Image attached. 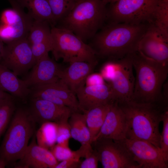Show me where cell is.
Listing matches in <instances>:
<instances>
[{"label":"cell","mask_w":168,"mask_h":168,"mask_svg":"<svg viewBox=\"0 0 168 168\" xmlns=\"http://www.w3.org/2000/svg\"><path fill=\"white\" fill-rule=\"evenodd\" d=\"M149 25L108 22L91 39V47L97 56L112 59L122 58L138 50Z\"/></svg>","instance_id":"cell-1"},{"label":"cell","mask_w":168,"mask_h":168,"mask_svg":"<svg viewBox=\"0 0 168 168\" xmlns=\"http://www.w3.org/2000/svg\"><path fill=\"white\" fill-rule=\"evenodd\" d=\"M36 122L28 109L15 110L0 146V158L13 166L22 157L35 133Z\"/></svg>","instance_id":"cell-5"},{"label":"cell","mask_w":168,"mask_h":168,"mask_svg":"<svg viewBox=\"0 0 168 168\" xmlns=\"http://www.w3.org/2000/svg\"><path fill=\"white\" fill-rule=\"evenodd\" d=\"M75 94L80 112L86 113L96 106L116 101L109 84L105 83L84 85L78 88Z\"/></svg>","instance_id":"cell-14"},{"label":"cell","mask_w":168,"mask_h":168,"mask_svg":"<svg viewBox=\"0 0 168 168\" xmlns=\"http://www.w3.org/2000/svg\"><path fill=\"white\" fill-rule=\"evenodd\" d=\"M138 50L148 58L168 64V39L152 24L141 39Z\"/></svg>","instance_id":"cell-13"},{"label":"cell","mask_w":168,"mask_h":168,"mask_svg":"<svg viewBox=\"0 0 168 168\" xmlns=\"http://www.w3.org/2000/svg\"><path fill=\"white\" fill-rule=\"evenodd\" d=\"M36 61L27 38L6 44L0 63L17 75L25 73L34 66Z\"/></svg>","instance_id":"cell-9"},{"label":"cell","mask_w":168,"mask_h":168,"mask_svg":"<svg viewBox=\"0 0 168 168\" xmlns=\"http://www.w3.org/2000/svg\"><path fill=\"white\" fill-rule=\"evenodd\" d=\"M33 55L37 62L41 58L48 54L51 51L52 44L45 43L30 45Z\"/></svg>","instance_id":"cell-34"},{"label":"cell","mask_w":168,"mask_h":168,"mask_svg":"<svg viewBox=\"0 0 168 168\" xmlns=\"http://www.w3.org/2000/svg\"><path fill=\"white\" fill-rule=\"evenodd\" d=\"M106 5L103 0H80L55 26L70 30L86 43L94 36L107 20Z\"/></svg>","instance_id":"cell-4"},{"label":"cell","mask_w":168,"mask_h":168,"mask_svg":"<svg viewBox=\"0 0 168 168\" xmlns=\"http://www.w3.org/2000/svg\"><path fill=\"white\" fill-rule=\"evenodd\" d=\"M49 150L58 162L72 157L75 153V151L71 150L69 147L63 146L58 144L51 147Z\"/></svg>","instance_id":"cell-32"},{"label":"cell","mask_w":168,"mask_h":168,"mask_svg":"<svg viewBox=\"0 0 168 168\" xmlns=\"http://www.w3.org/2000/svg\"><path fill=\"white\" fill-rule=\"evenodd\" d=\"M32 87L45 92L62 100L73 112H81L76 94L59 80L54 83Z\"/></svg>","instance_id":"cell-21"},{"label":"cell","mask_w":168,"mask_h":168,"mask_svg":"<svg viewBox=\"0 0 168 168\" xmlns=\"http://www.w3.org/2000/svg\"><path fill=\"white\" fill-rule=\"evenodd\" d=\"M104 168H140L133 160L122 140L100 138L92 144Z\"/></svg>","instance_id":"cell-8"},{"label":"cell","mask_w":168,"mask_h":168,"mask_svg":"<svg viewBox=\"0 0 168 168\" xmlns=\"http://www.w3.org/2000/svg\"><path fill=\"white\" fill-rule=\"evenodd\" d=\"M104 1L106 4L110 3L112 4L113 3L119 0H103Z\"/></svg>","instance_id":"cell-40"},{"label":"cell","mask_w":168,"mask_h":168,"mask_svg":"<svg viewBox=\"0 0 168 168\" xmlns=\"http://www.w3.org/2000/svg\"><path fill=\"white\" fill-rule=\"evenodd\" d=\"M24 80L29 87L54 83L59 80L62 70L59 65L47 54L39 60Z\"/></svg>","instance_id":"cell-18"},{"label":"cell","mask_w":168,"mask_h":168,"mask_svg":"<svg viewBox=\"0 0 168 168\" xmlns=\"http://www.w3.org/2000/svg\"><path fill=\"white\" fill-rule=\"evenodd\" d=\"M79 142L83 146H88L91 145L90 133L86 121V114L83 113L81 121Z\"/></svg>","instance_id":"cell-35"},{"label":"cell","mask_w":168,"mask_h":168,"mask_svg":"<svg viewBox=\"0 0 168 168\" xmlns=\"http://www.w3.org/2000/svg\"><path fill=\"white\" fill-rule=\"evenodd\" d=\"M118 103L127 120L126 138L145 140L160 149L159 124L168 107L132 100Z\"/></svg>","instance_id":"cell-3"},{"label":"cell","mask_w":168,"mask_h":168,"mask_svg":"<svg viewBox=\"0 0 168 168\" xmlns=\"http://www.w3.org/2000/svg\"><path fill=\"white\" fill-rule=\"evenodd\" d=\"M33 119L40 124L47 122L57 124L68 121L72 110L67 106H61L42 99L32 98L28 109Z\"/></svg>","instance_id":"cell-16"},{"label":"cell","mask_w":168,"mask_h":168,"mask_svg":"<svg viewBox=\"0 0 168 168\" xmlns=\"http://www.w3.org/2000/svg\"><path fill=\"white\" fill-rule=\"evenodd\" d=\"M16 109L12 96L0 100V138L8 127Z\"/></svg>","instance_id":"cell-28"},{"label":"cell","mask_w":168,"mask_h":168,"mask_svg":"<svg viewBox=\"0 0 168 168\" xmlns=\"http://www.w3.org/2000/svg\"><path fill=\"white\" fill-rule=\"evenodd\" d=\"M50 6L55 26L67 16L79 0H47Z\"/></svg>","instance_id":"cell-27"},{"label":"cell","mask_w":168,"mask_h":168,"mask_svg":"<svg viewBox=\"0 0 168 168\" xmlns=\"http://www.w3.org/2000/svg\"><path fill=\"white\" fill-rule=\"evenodd\" d=\"M57 129V124L54 122H47L41 124L35 133L37 144L49 150L56 143Z\"/></svg>","instance_id":"cell-25"},{"label":"cell","mask_w":168,"mask_h":168,"mask_svg":"<svg viewBox=\"0 0 168 168\" xmlns=\"http://www.w3.org/2000/svg\"><path fill=\"white\" fill-rule=\"evenodd\" d=\"M4 46L3 42L0 39V60L2 58L3 56Z\"/></svg>","instance_id":"cell-37"},{"label":"cell","mask_w":168,"mask_h":168,"mask_svg":"<svg viewBox=\"0 0 168 168\" xmlns=\"http://www.w3.org/2000/svg\"><path fill=\"white\" fill-rule=\"evenodd\" d=\"M162 121L163 125L160 134V149L164 159L168 163V110L164 112Z\"/></svg>","instance_id":"cell-29"},{"label":"cell","mask_w":168,"mask_h":168,"mask_svg":"<svg viewBox=\"0 0 168 168\" xmlns=\"http://www.w3.org/2000/svg\"><path fill=\"white\" fill-rule=\"evenodd\" d=\"M7 0L12 8L4 10L1 14L0 21L4 25L7 42L9 43L27 38L34 21L17 0Z\"/></svg>","instance_id":"cell-10"},{"label":"cell","mask_w":168,"mask_h":168,"mask_svg":"<svg viewBox=\"0 0 168 168\" xmlns=\"http://www.w3.org/2000/svg\"><path fill=\"white\" fill-rule=\"evenodd\" d=\"M56 143L60 145L69 147V142L71 138L68 121L57 124Z\"/></svg>","instance_id":"cell-31"},{"label":"cell","mask_w":168,"mask_h":168,"mask_svg":"<svg viewBox=\"0 0 168 168\" xmlns=\"http://www.w3.org/2000/svg\"><path fill=\"white\" fill-rule=\"evenodd\" d=\"M35 133L22 157L13 165L14 168H54L58 163L49 150L37 144Z\"/></svg>","instance_id":"cell-17"},{"label":"cell","mask_w":168,"mask_h":168,"mask_svg":"<svg viewBox=\"0 0 168 168\" xmlns=\"http://www.w3.org/2000/svg\"><path fill=\"white\" fill-rule=\"evenodd\" d=\"M51 51L56 60L62 58L69 63L79 61L97 63L94 50L72 31L54 26L51 27Z\"/></svg>","instance_id":"cell-6"},{"label":"cell","mask_w":168,"mask_h":168,"mask_svg":"<svg viewBox=\"0 0 168 168\" xmlns=\"http://www.w3.org/2000/svg\"><path fill=\"white\" fill-rule=\"evenodd\" d=\"M127 129L125 114L118 102L115 101L110 105L103 125L93 142L102 138L116 141L123 140L126 138Z\"/></svg>","instance_id":"cell-15"},{"label":"cell","mask_w":168,"mask_h":168,"mask_svg":"<svg viewBox=\"0 0 168 168\" xmlns=\"http://www.w3.org/2000/svg\"><path fill=\"white\" fill-rule=\"evenodd\" d=\"M77 151L72 157L58 162L54 168H79L81 157Z\"/></svg>","instance_id":"cell-36"},{"label":"cell","mask_w":168,"mask_h":168,"mask_svg":"<svg viewBox=\"0 0 168 168\" xmlns=\"http://www.w3.org/2000/svg\"><path fill=\"white\" fill-rule=\"evenodd\" d=\"M17 76L0 63V89L24 100L30 94L31 90L24 80L20 79Z\"/></svg>","instance_id":"cell-20"},{"label":"cell","mask_w":168,"mask_h":168,"mask_svg":"<svg viewBox=\"0 0 168 168\" xmlns=\"http://www.w3.org/2000/svg\"><path fill=\"white\" fill-rule=\"evenodd\" d=\"M97 63L83 61L73 62L61 70L59 80L75 94L76 91L84 85L87 77L93 72Z\"/></svg>","instance_id":"cell-19"},{"label":"cell","mask_w":168,"mask_h":168,"mask_svg":"<svg viewBox=\"0 0 168 168\" xmlns=\"http://www.w3.org/2000/svg\"><path fill=\"white\" fill-rule=\"evenodd\" d=\"M11 96L7 93L3 91L0 89V100Z\"/></svg>","instance_id":"cell-38"},{"label":"cell","mask_w":168,"mask_h":168,"mask_svg":"<svg viewBox=\"0 0 168 168\" xmlns=\"http://www.w3.org/2000/svg\"><path fill=\"white\" fill-rule=\"evenodd\" d=\"M34 21H47L51 27L55 24L47 0H17Z\"/></svg>","instance_id":"cell-22"},{"label":"cell","mask_w":168,"mask_h":168,"mask_svg":"<svg viewBox=\"0 0 168 168\" xmlns=\"http://www.w3.org/2000/svg\"><path fill=\"white\" fill-rule=\"evenodd\" d=\"M83 113L72 112L68 120L71 138L79 141L81 121Z\"/></svg>","instance_id":"cell-30"},{"label":"cell","mask_w":168,"mask_h":168,"mask_svg":"<svg viewBox=\"0 0 168 168\" xmlns=\"http://www.w3.org/2000/svg\"><path fill=\"white\" fill-rule=\"evenodd\" d=\"M115 60V69L109 84L115 100L122 103L132 100L135 77L130 55Z\"/></svg>","instance_id":"cell-11"},{"label":"cell","mask_w":168,"mask_h":168,"mask_svg":"<svg viewBox=\"0 0 168 168\" xmlns=\"http://www.w3.org/2000/svg\"><path fill=\"white\" fill-rule=\"evenodd\" d=\"M168 39V0H160L153 14L151 22Z\"/></svg>","instance_id":"cell-26"},{"label":"cell","mask_w":168,"mask_h":168,"mask_svg":"<svg viewBox=\"0 0 168 168\" xmlns=\"http://www.w3.org/2000/svg\"><path fill=\"white\" fill-rule=\"evenodd\" d=\"M50 26L47 21H34L27 37L30 45L52 43Z\"/></svg>","instance_id":"cell-24"},{"label":"cell","mask_w":168,"mask_h":168,"mask_svg":"<svg viewBox=\"0 0 168 168\" xmlns=\"http://www.w3.org/2000/svg\"><path fill=\"white\" fill-rule=\"evenodd\" d=\"M122 141L140 168H167L159 148L147 141L125 138Z\"/></svg>","instance_id":"cell-12"},{"label":"cell","mask_w":168,"mask_h":168,"mask_svg":"<svg viewBox=\"0 0 168 168\" xmlns=\"http://www.w3.org/2000/svg\"><path fill=\"white\" fill-rule=\"evenodd\" d=\"M130 55L135 72L131 100L165 105L162 91L168 76V64L148 58L138 50Z\"/></svg>","instance_id":"cell-2"},{"label":"cell","mask_w":168,"mask_h":168,"mask_svg":"<svg viewBox=\"0 0 168 168\" xmlns=\"http://www.w3.org/2000/svg\"><path fill=\"white\" fill-rule=\"evenodd\" d=\"M160 0H119L107 9L109 23L132 24L150 23Z\"/></svg>","instance_id":"cell-7"},{"label":"cell","mask_w":168,"mask_h":168,"mask_svg":"<svg viewBox=\"0 0 168 168\" xmlns=\"http://www.w3.org/2000/svg\"><path fill=\"white\" fill-rule=\"evenodd\" d=\"M7 166V164L5 161L0 158V168H4Z\"/></svg>","instance_id":"cell-39"},{"label":"cell","mask_w":168,"mask_h":168,"mask_svg":"<svg viewBox=\"0 0 168 168\" xmlns=\"http://www.w3.org/2000/svg\"><path fill=\"white\" fill-rule=\"evenodd\" d=\"M85 160L81 162L79 168H97L99 158L96 151L92 147L89 149L85 156Z\"/></svg>","instance_id":"cell-33"},{"label":"cell","mask_w":168,"mask_h":168,"mask_svg":"<svg viewBox=\"0 0 168 168\" xmlns=\"http://www.w3.org/2000/svg\"><path fill=\"white\" fill-rule=\"evenodd\" d=\"M111 104L96 106L85 113L86 124L90 133L91 144L99 133Z\"/></svg>","instance_id":"cell-23"}]
</instances>
